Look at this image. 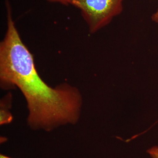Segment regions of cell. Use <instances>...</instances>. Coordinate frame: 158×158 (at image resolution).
I'll list each match as a JSON object with an SVG mask.
<instances>
[{"instance_id":"6da1fadb","label":"cell","mask_w":158,"mask_h":158,"mask_svg":"<svg viewBox=\"0 0 158 158\" xmlns=\"http://www.w3.org/2000/svg\"><path fill=\"white\" fill-rule=\"evenodd\" d=\"M7 11V31L0 44L1 88H18L21 91L28 110L27 123L32 130L49 132L75 124L82 105L79 90L65 83L52 88L42 80L18 32L11 7Z\"/></svg>"},{"instance_id":"7a4b0ae2","label":"cell","mask_w":158,"mask_h":158,"mask_svg":"<svg viewBox=\"0 0 158 158\" xmlns=\"http://www.w3.org/2000/svg\"><path fill=\"white\" fill-rule=\"evenodd\" d=\"M125 0H73L71 5L81 11L90 33L97 32L119 15Z\"/></svg>"},{"instance_id":"3957f363","label":"cell","mask_w":158,"mask_h":158,"mask_svg":"<svg viewBox=\"0 0 158 158\" xmlns=\"http://www.w3.org/2000/svg\"><path fill=\"white\" fill-rule=\"evenodd\" d=\"M12 94L9 93L2 99L0 109V124H8L13 120V116L9 110L11 109L12 103Z\"/></svg>"},{"instance_id":"277c9868","label":"cell","mask_w":158,"mask_h":158,"mask_svg":"<svg viewBox=\"0 0 158 158\" xmlns=\"http://www.w3.org/2000/svg\"><path fill=\"white\" fill-rule=\"evenodd\" d=\"M147 152L149 154L152 158H158V147L154 146L147 150Z\"/></svg>"},{"instance_id":"5b68a950","label":"cell","mask_w":158,"mask_h":158,"mask_svg":"<svg viewBox=\"0 0 158 158\" xmlns=\"http://www.w3.org/2000/svg\"><path fill=\"white\" fill-rule=\"evenodd\" d=\"M48 2L53 3H60L65 6L71 5L73 0H47Z\"/></svg>"},{"instance_id":"8992f818","label":"cell","mask_w":158,"mask_h":158,"mask_svg":"<svg viewBox=\"0 0 158 158\" xmlns=\"http://www.w3.org/2000/svg\"><path fill=\"white\" fill-rule=\"evenodd\" d=\"M152 19L154 22L158 23V9L156 12L154 14H153L152 16Z\"/></svg>"},{"instance_id":"52a82bcc","label":"cell","mask_w":158,"mask_h":158,"mask_svg":"<svg viewBox=\"0 0 158 158\" xmlns=\"http://www.w3.org/2000/svg\"><path fill=\"white\" fill-rule=\"evenodd\" d=\"M0 158H12L10 157L7 156L6 155H4L3 154L0 155Z\"/></svg>"}]
</instances>
